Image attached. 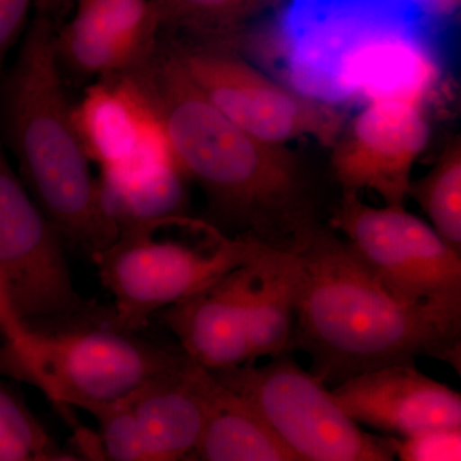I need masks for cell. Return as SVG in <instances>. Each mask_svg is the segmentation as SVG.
I'll return each instance as SVG.
<instances>
[{
    "mask_svg": "<svg viewBox=\"0 0 461 461\" xmlns=\"http://www.w3.org/2000/svg\"><path fill=\"white\" fill-rule=\"evenodd\" d=\"M191 364L181 351L113 324L32 330L25 357L0 354V375L29 382L67 420L71 409L93 415L127 402L154 382Z\"/></svg>",
    "mask_w": 461,
    "mask_h": 461,
    "instance_id": "cell-6",
    "label": "cell"
},
{
    "mask_svg": "<svg viewBox=\"0 0 461 461\" xmlns=\"http://www.w3.org/2000/svg\"><path fill=\"white\" fill-rule=\"evenodd\" d=\"M411 2L420 9L427 20L446 14L456 5V0H411Z\"/></svg>",
    "mask_w": 461,
    "mask_h": 461,
    "instance_id": "cell-25",
    "label": "cell"
},
{
    "mask_svg": "<svg viewBox=\"0 0 461 461\" xmlns=\"http://www.w3.org/2000/svg\"><path fill=\"white\" fill-rule=\"evenodd\" d=\"M339 409L359 426L393 438L461 429V396L420 371L396 364L360 373L330 388Z\"/></svg>",
    "mask_w": 461,
    "mask_h": 461,
    "instance_id": "cell-13",
    "label": "cell"
},
{
    "mask_svg": "<svg viewBox=\"0 0 461 461\" xmlns=\"http://www.w3.org/2000/svg\"><path fill=\"white\" fill-rule=\"evenodd\" d=\"M0 335L5 339L2 348L14 357H26L32 345V330L14 313L5 286L0 280Z\"/></svg>",
    "mask_w": 461,
    "mask_h": 461,
    "instance_id": "cell-23",
    "label": "cell"
},
{
    "mask_svg": "<svg viewBox=\"0 0 461 461\" xmlns=\"http://www.w3.org/2000/svg\"><path fill=\"white\" fill-rule=\"evenodd\" d=\"M0 280L29 329L113 324L111 308L76 290L63 238L41 211L0 142Z\"/></svg>",
    "mask_w": 461,
    "mask_h": 461,
    "instance_id": "cell-7",
    "label": "cell"
},
{
    "mask_svg": "<svg viewBox=\"0 0 461 461\" xmlns=\"http://www.w3.org/2000/svg\"><path fill=\"white\" fill-rule=\"evenodd\" d=\"M57 448L29 406L0 381V461H44Z\"/></svg>",
    "mask_w": 461,
    "mask_h": 461,
    "instance_id": "cell-21",
    "label": "cell"
},
{
    "mask_svg": "<svg viewBox=\"0 0 461 461\" xmlns=\"http://www.w3.org/2000/svg\"><path fill=\"white\" fill-rule=\"evenodd\" d=\"M176 53L205 98L258 140L284 147L294 139L313 138L333 147L344 130V108L273 80L226 45L212 42Z\"/></svg>",
    "mask_w": 461,
    "mask_h": 461,
    "instance_id": "cell-10",
    "label": "cell"
},
{
    "mask_svg": "<svg viewBox=\"0 0 461 461\" xmlns=\"http://www.w3.org/2000/svg\"><path fill=\"white\" fill-rule=\"evenodd\" d=\"M44 461H91L86 455L78 451L77 448L74 447V450H60L57 448L54 453H51L50 456Z\"/></svg>",
    "mask_w": 461,
    "mask_h": 461,
    "instance_id": "cell-26",
    "label": "cell"
},
{
    "mask_svg": "<svg viewBox=\"0 0 461 461\" xmlns=\"http://www.w3.org/2000/svg\"><path fill=\"white\" fill-rule=\"evenodd\" d=\"M160 29L154 0H77L57 30L58 57L81 75L129 74L156 51Z\"/></svg>",
    "mask_w": 461,
    "mask_h": 461,
    "instance_id": "cell-14",
    "label": "cell"
},
{
    "mask_svg": "<svg viewBox=\"0 0 461 461\" xmlns=\"http://www.w3.org/2000/svg\"><path fill=\"white\" fill-rule=\"evenodd\" d=\"M426 107L402 100L362 105L333 144V171L345 194L375 191L384 205H405L415 160L427 147Z\"/></svg>",
    "mask_w": 461,
    "mask_h": 461,
    "instance_id": "cell-12",
    "label": "cell"
},
{
    "mask_svg": "<svg viewBox=\"0 0 461 461\" xmlns=\"http://www.w3.org/2000/svg\"><path fill=\"white\" fill-rule=\"evenodd\" d=\"M330 229L403 302L461 327V256L405 205L366 204L345 194Z\"/></svg>",
    "mask_w": 461,
    "mask_h": 461,
    "instance_id": "cell-8",
    "label": "cell"
},
{
    "mask_svg": "<svg viewBox=\"0 0 461 461\" xmlns=\"http://www.w3.org/2000/svg\"><path fill=\"white\" fill-rule=\"evenodd\" d=\"M58 2H65V0H36V5H38V7L50 8V5ZM76 2H77V0H76Z\"/></svg>",
    "mask_w": 461,
    "mask_h": 461,
    "instance_id": "cell-27",
    "label": "cell"
},
{
    "mask_svg": "<svg viewBox=\"0 0 461 461\" xmlns=\"http://www.w3.org/2000/svg\"><path fill=\"white\" fill-rule=\"evenodd\" d=\"M36 0H0V68L14 42L26 32Z\"/></svg>",
    "mask_w": 461,
    "mask_h": 461,
    "instance_id": "cell-24",
    "label": "cell"
},
{
    "mask_svg": "<svg viewBox=\"0 0 461 461\" xmlns=\"http://www.w3.org/2000/svg\"><path fill=\"white\" fill-rule=\"evenodd\" d=\"M248 400L304 461H397L387 438L364 430L330 388L290 355L213 373Z\"/></svg>",
    "mask_w": 461,
    "mask_h": 461,
    "instance_id": "cell-9",
    "label": "cell"
},
{
    "mask_svg": "<svg viewBox=\"0 0 461 461\" xmlns=\"http://www.w3.org/2000/svg\"><path fill=\"white\" fill-rule=\"evenodd\" d=\"M249 263L196 295L162 312L184 357L196 368L222 373L251 364L247 295Z\"/></svg>",
    "mask_w": 461,
    "mask_h": 461,
    "instance_id": "cell-15",
    "label": "cell"
},
{
    "mask_svg": "<svg viewBox=\"0 0 461 461\" xmlns=\"http://www.w3.org/2000/svg\"><path fill=\"white\" fill-rule=\"evenodd\" d=\"M295 2H303V3H324V2H333V0H295Z\"/></svg>",
    "mask_w": 461,
    "mask_h": 461,
    "instance_id": "cell-28",
    "label": "cell"
},
{
    "mask_svg": "<svg viewBox=\"0 0 461 461\" xmlns=\"http://www.w3.org/2000/svg\"><path fill=\"white\" fill-rule=\"evenodd\" d=\"M397 461H461V429L429 430L405 438L387 437Z\"/></svg>",
    "mask_w": 461,
    "mask_h": 461,
    "instance_id": "cell-22",
    "label": "cell"
},
{
    "mask_svg": "<svg viewBox=\"0 0 461 461\" xmlns=\"http://www.w3.org/2000/svg\"><path fill=\"white\" fill-rule=\"evenodd\" d=\"M287 247L299 273L291 351L324 386L420 357L460 368L461 327L397 297L335 230L305 224Z\"/></svg>",
    "mask_w": 461,
    "mask_h": 461,
    "instance_id": "cell-1",
    "label": "cell"
},
{
    "mask_svg": "<svg viewBox=\"0 0 461 461\" xmlns=\"http://www.w3.org/2000/svg\"><path fill=\"white\" fill-rule=\"evenodd\" d=\"M427 25L402 5H353L330 14L306 45V93L342 108L381 100L426 107L441 77Z\"/></svg>",
    "mask_w": 461,
    "mask_h": 461,
    "instance_id": "cell-4",
    "label": "cell"
},
{
    "mask_svg": "<svg viewBox=\"0 0 461 461\" xmlns=\"http://www.w3.org/2000/svg\"><path fill=\"white\" fill-rule=\"evenodd\" d=\"M247 314L251 364L290 354L295 329L299 273L290 247L259 240L249 262Z\"/></svg>",
    "mask_w": 461,
    "mask_h": 461,
    "instance_id": "cell-17",
    "label": "cell"
},
{
    "mask_svg": "<svg viewBox=\"0 0 461 461\" xmlns=\"http://www.w3.org/2000/svg\"><path fill=\"white\" fill-rule=\"evenodd\" d=\"M136 426L135 461H204L206 372L193 364L127 402Z\"/></svg>",
    "mask_w": 461,
    "mask_h": 461,
    "instance_id": "cell-16",
    "label": "cell"
},
{
    "mask_svg": "<svg viewBox=\"0 0 461 461\" xmlns=\"http://www.w3.org/2000/svg\"><path fill=\"white\" fill-rule=\"evenodd\" d=\"M57 30L38 7L0 90L3 147L63 240L96 259L118 236L103 206L60 77Z\"/></svg>",
    "mask_w": 461,
    "mask_h": 461,
    "instance_id": "cell-3",
    "label": "cell"
},
{
    "mask_svg": "<svg viewBox=\"0 0 461 461\" xmlns=\"http://www.w3.org/2000/svg\"><path fill=\"white\" fill-rule=\"evenodd\" d=\"M129 74L159 117L181 172L198 182L224 222L269 244L273 235L291 240L309 223L295 157L224 117L193 83L176 50L157 48Z\"/></svg>",
    "mask_w": 461,
    "mask_h": 461,
    "instance_id": "cell-2",
    "label": "cell"
},
{
    "mask_svg": "<svg viewBox=\"0 0 461 461\" xmlns=\"http://www.w3.org/2000/svg\"><path fill=\"white\" fill-rule=\"evenodd\" d=\"M409 195L417 200L430 226L450 247L461 250V147L445 149L429 175L411 184Z\"/></svg>",
    "mask_w": 461,
    "mask_h": 461,
    "instance_id": "cell-19",
    "label": "cell"
},
{
    "mask_svg": "<svg viewBox=\"0 0 461 461\" xmlns=\"http://www.w3.org/2000/svg\"><path fill=\"white\" fill-rule=\"evenodd\" d=\"M85 91L72 108L76 132L100 181L120 184L176 165L153 105L129 74Z\"/></svg>",
    "mask_w": 461,
    "mask_h": 461,
    "instance_id": "cell-11",
    "label": "cell"
},
{
    "mask_svg": "<svg viewBox=\"0 0 461 461\" xmlns=\"http://www.w3.org/2000/svg\"><path fill=\"white\" fill-rule=\"evenodd\" d=\"M204 461H304L248 400L206 372Z\"/></svg>",
    "mask_w": 461,
    "mask_h": 461,
    "instance_id": "cell-18",
    "label": "cell"
},
{
    "mask_svg": "<svg viewBox=\"0 0 461 461\" xmlns=\"http://www.w3.org/2000/svg\"><path fill=\"white\" fill-rule=\"evenodd\" d=\"M258 242L186 213L121 230L94 260L113 302V326L139 332L153 315L247 266Z\"/></svg>",
    "mask_w": 461,
    "mask_h": 461,
    "instance_id": "cell-5",
    "label": "cell"
},
{
    "mask_svg": "<svg viewBox=\"0 0 461 461\" xmlns=\"http://www.w3.org/2000/svg\"><path fill=\"white\" fill-rule=\"evenodd\" d=\"M162 27L223 39L272 0H154Z\"/></svg>",
    "mask_w": 461,
    "mask_h": 461,
    "instance_id": "cell-20",
    "label": "cell"
}]
</instances>
